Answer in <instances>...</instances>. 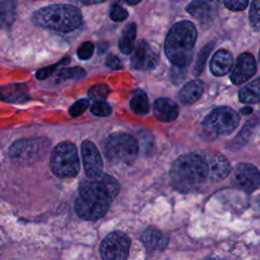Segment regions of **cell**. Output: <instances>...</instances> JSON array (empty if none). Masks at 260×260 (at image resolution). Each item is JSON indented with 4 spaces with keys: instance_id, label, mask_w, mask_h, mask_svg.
Listing matches in <instances>:
<instances>
[{
    "instance_id": "7a4b0ae2",
    "label": "cell",
    "mask_w": 260,
    "mask_h": 260,
    "mask_svg": "<svg viewBox=\"0 0 260 260\" xmlns=\"http://www.w3.org/2000/svg\"><path fill=\"white\" fill-rule=\"evenodd\" d=\"M173 187L183 193L198 190L207 179L206 165L203 155L187 153L179 156L170 169Z\"/></svg>"
},
{
    "instance_id": "f546056e",
    "label": "cell",
    "mask_w": 260,
    "mask_h": 260,
    "mask_svg": "<svg viewBox=\"0 0 260 260\" xmlns=\"http://www.w3.org/2000/svg\"><path fill=\"white\" fill-rule=\"evenodd\" d=\"M186 73H187V67L173 65L172 69L170 70L171 80L173 81L174 84H179L185 79Z\"/></svg>"
},
{
    "instance_id": "f35d334b",
    "label": "cell",
    "mask_w": 260,
    "mask_h": 260,
    "mask_svg": "<svg viewBox=\"0 0 260 260\" xmlns=\"http://www.w3.org/2000/svg\"><path fill=\"white\" fill-rule=\"evenodd\" d=\"M252 112H253V110H252V108H250V107H247V108H244V109H242V110H241V113H242V114H244V115L251 114Z\"/></svg>"
},
{
    "instance_id": "8fae6325",
    "label": "cell",
    "mask_w": 260,
    "mask_h": 260,
    "mask_svg": "<svg viewBox=\"0 0 260 260\" xmlns=\"http://www.w3.org/2000/svg\"><path fill=\"white\" fill-rule=\"evenodd\" d=\"M131 53V65L134 69L150 70L157 64V52L144 40L139 41Z\"/></svg>"
},
{
    "instance_id": "7c38bea8",
    "label": "cell",
    "mask_w": 260,
    "mask_h": 260,
    "mask_svg": "<svg viewBox=\"0 0 260 260\" xmlns=\"http://www.w3.org/2000/svg\"><path fill=\"white\" fill-rule=\"evenodd\" d=\"M81 154L86 176L89 179L99 177L103 171V159L94 143L84 140L81 143Z\"/></svg>"
},
{
    "instance_id": "d6986e66",
    "label": "cell",
    "mask_w": 260,
    "mask_h": 260,
    "mask_svg": "<svg viewBox=\"0 0 260 260\" xmlns=\"http://www.w3.org/2000/svg\"><path fill=\"white\" fill-rule=\"evenodd\" d=\"M233 66V56L226 50H218L210 62V70L215 76H221L230 72Z\"/></svg>"
},
{
    "instance_id": "e0dca14e",
    "label": "cell",
    "mask_w": 260,
    "mask_h": 260,
    "mask_svg": "<svg viewBox=\"0 0 260 260\" xmlns=\"http://www.w3.org/2000/svg\"><path fill=\"white\" fill-rule=\"evenodd\" d=\"M153 114L157 120L167 123L177 119L179 108L174 101L168 98H158L153 104Z\"/></svg>"
},
{
    "instance_id": "83f0119b",
    "label": "cell",
    "mask_w": 260,
    "mask_h": 260,
    "mask_svg": "<svg viewBox=\"0 0 260 260\" xmlns=\"http://www.w3.org/2000/svg\"><path fill=\"white\" fill-rule=\"evenodd\" d=\"M259 7H260V0H253L252 5L250 8V13H249V19L252 27L255 30H259L260 26V17H259Z\"/></svg>"
},
{
    "instance_id": "30bf717a",
    "label": "cell",
    "mask_w": 260,
    "mask_h": 260,
    "mask_svg": "<svg viewBox=\"0 0 260 260\" xmlns=\"http://www.w3.org/2000/svg\"><path fill=\"white\" fill-rule=\"evenodd\" d=\"M259 171L249 162L239 164L232 175V183L240 190L252 193L259 186Z\"/></svg>"
},
{
    "instance_id": "603a6c76",
    "label": "cell",
    "mask_w": 260,
    "mask_h": 260,
    "mask_svg": "<svg viewBox=\"0 0 260 260\" xmlns=\"http://www.w3.org/2000/svg\"><path fill=\"white\" fill-rule=\"evenodd\" d=\"M130 108L135 114H147L149 111V103L146 93L140 89H137L130 101Z\"/></svg>"
},
{
    "instance_id": "6da1fadb",
    "label": "cell",
    "mask_w": 260,
    "mask_h": 260,
    "mask_svg": "<svg viewBox=\"0 0 260 260\" xmlns=\"http://www.w3.org/2000/svg\"><path fill=\"white\" fill-rule=\"evenodd\" d=\"M120 190L118 181L108 175L83 181L78 189L74 208L78 216L87 220H96L103 217Z\"/></svg>"
},
{
    "instance_id": "5bb4252c",
    "label": "cell",
    "mask_w": 260,
    "mask_h": 260,
    "mask_svg": "<svg viewBox=\"0 0 260 260\" xmlns=\"http://www.w3.org/2000/svg\"><path fill=\"white\" fill-rule=\"evenodd\" d=\"M203 157L206 165L207 179L218 181L228 177L231 172V165L224 155L220 153H211Z\"/></svg>"
},
{
    "instance_id": "74e56055",
    "label": "cell",
    "mask_w": 260,
    "mask_h": 260,
    "mask_svg": "<svg viewBox=\"0 0 260 260\" xmlns=\"http://www.w3.org/2000/svg\"><path fill=\"white\" fill-rule=\"evenodd\" d=\"M82 1L84 4H94V3H100V2H104L106 0H80Z\"/></svg>"
},
{
    "instance_id": "5b68a950",
    "label": "cell",
    "mask_w": 260,
    "mask_h": 260,
    "mask_svg": "<svg viewBox=\"0 0 260 260\" xmlns=\"http://www.w3.org/2000/svg\"><path fill=\"white\" fill-rule=\"evenodd\" d=\"M104 151L112 164L131 165L137 157L138 143L130 134L117 132L107 139Z\"/></svg>"
},
{
    "instance_id": "2e32d148",
    "label": "cell",
    "mask_w": 260,
    "mask_h": 260,
    "mask_svg": "<svg viewBox=\"0 0 260 260\" xmlns=\"http://www.w3.org/2000/svg\"><path fill=\"white\" fill-rule=\"evenodd\" d=\"M141 241L149 254L159 253L164 251L168 245L167 236L155 228L146 229L141 235Z\"/></svg>"
},
{
    "instance_id": "d4e9b609",
    "label": "cell",
    "mask_w": 260,
    "mask_h": 260,
    "mask_svg": "<svg viewBox=\"0 0 260 260\" xmlns=\"http://www.w3.org/2000/svg\"><path fill=\"white\" fill-rule=\"evenodd\" d=\"M85 75V71L81 67H72V68H64L61 69L56 76L57 81H64L67 79L79 80L83 78Z\"/></svg>"
},
{
    "instance_id": "7402d4cb",
    "label": "cell",
    "mask_w": 260,
    "mask_h": 260,
    "mask_svg": "<svg viewBox=\"0 0 260 260\" xmlns=\"http://www.w3.org/2000/svg\"><path fill=\"white\" fill-rule=\"evenodd\" d=\"M239 99L245 104H257L260 100L259 79L256 78L252 82L242 87L239 91Z\"/></svg>"
},
{
    "instance_id": "cb8c5ba5",
    "label": "cell",
    "mask_w": 260,
    "mask_h": 260,
    "mask_svg": "<svg viewBox=\"0 0 260 260\" xmlns=\"http://www.w3.org/2000/svg\"><path fill=\"white\" fill-rule=\"evenodd\" d=\"M14 16L13 4L9 0L0 2V29L9 26L12 23Z\"/></svg>"
},
{
    "instance_id": "ac0fdd59",
    "label": "cell",
    "mask_w": 260,
    "mask_h": 260,
    "mask_svg": "<svg viewBox=\"0 0 260 260\" xmlns=\"http://www.w3.org/2000/svg\"><path fill=\"white\" fill-rule=\"evenodd\" d=\"M0 96L3 101L12 104L24 103L28 100V88L24 83H10L0 87Z\"/></svg>"
},
{
    "instance_id": "9c48e42d",
    "label": "cell",
    "mask_w": 260,
    "mask_h": 260,
    "mask_svg": "<svg viewBox=\"0 0 260 260\" xmlns=\"http://www.w3.org/2000/svg\"><path fill=\"white\" fill-rule=\"evenodd\" d=\"M130 239L122 232H113L104 238L100 251L105 260H123L128 257Z\"/></svg>"
},
{
    "instance_id": "836d02e7",
    "label": "cell",
    "mask_w": 260,
    "mask_h": 260,
    "mask_svg": "<svg viewBox=\"0 0 260 260\" xmlns=\"http://www.w3.org/2000/svg\"><path fill=\"white\" fill-rule=\"evenodd\" d=\"M69 61H70V59H69V58H66V59L62 60L61 62H59V63H57V64H54L53 66L40 69V70L37 72L36 76H37L38 79H45V78H47L49 75H51L52 73H54V70H55L59 65H61V64H68Z\"/></svg>"
},
{
    "instance_id": "ba28073f",
    "label": "cell",
    "mask_w": 260,
    "mask_h": 260,
    "mask_svg": "<svg viewBox=\"0 0 260 260\" xmlns=\"http://www.w3.org/2000/svg\"><path fill=\"white\" fill-rule=\"evenodd\" d=\"M240 116L231 108L219 107L212 110L203 120V128L211 135H229L239 125Z\"/></svg>"
},
{
    "instance_id": "f1b7e54d",
    "label": "cell",
    "mask_w": 260,
    "mask_h": 260,
    "mask_svg": "<svg viewBox=\"0 0 260 260\" xmlns=\"http://www.w3.org/2000/svg\"><path fill=\"white\" fill-rule=\"evenodd\" d=\"M90 111L93 115L99 116V117H107L110 116L112 113V108L104 103L103 101H95L90 107Z\"/></svg>"
},
{
    "instance_id": "d6a6232c",
    "label": "cell",
    "mask_w": 260,
    "mask_h": 260,
    "mask_svg": "<svg viewBox=\"0 0 260 260\" xmlns=\"http://www.w3.org/2000/svg\"><path fill=\"white\" fill-rule=\"evenodd\" d=\"M110 17L114 21H122L128 17V12L120 5H114L110 11Z\"/></svg>"
},
{
    "instance_id": "9a60e30c",
    "label": "cell",
    "mask_w": 260,
    "mask_h": 260,
    "mask_svg": "<svg viewBox=\"0 0 260 260\" xmlns=\"http://www.w3.org/2000/svg\"><path fill=\"white\" fill-rule=\"evenodd\" d=\"M221 0H193L186 10L199 20L210 19L220 7Z\"/></svg>"
},
{
    "instance_id": "277c9868",
    "label": "cell",
    "mask_w": 260,
    "mask_h": 260,
    "mask_svg": "<svg viewBox=\"0 0 260 260\" xmlns=\"http://www.w3.org/2000/svg\"><path fill=\"white\" fill-rule=\"evenodd\" d=\"M32 19L42 27L68 32L80 26L82 15L76 6L70 4H54L37 10Z\"/></svg>"
},
{
    "instance_id": "8992f818",
    "label": "cell",
    "mask_w": 260,
    "mask_h": 260,
    "mask_svg": "<svg viewBox=\"0 0 260 260\" xmlns=\"http://www.w3.org/2000/svg\"><path fill=\"white\" fill-rule=\"evenodd\" d=\"M52 172L59 178H72L79 172V158L76 146L63 141L55 146L50 158Z\"/></svg>"
},
{
    "instance_id": "ab89813d",
    "label": "cell",
    "mask_w": 260,
    "mask_h": 260,
    "mask_svg": "<svg viewBox=\"0 0 260 260\" xmlns=\"http://www.w3.org/2000/svg\"><path fill=\"white\" fill-rule=\"evenodd\" d=\"M128 4H130V5H135V4H137V3H139L141 0H125Z\"/></svg>"
},
{
    "instance_id": "4fadbf2b",
    "label": "cell",
    "mask_w": 260,
    "mask_h": 260,
    "mask_svg": "<svg viewBox=\"0 0 260 260\" xmlns=\"http://www.w3.org/2000/svg\"><path fill=\"white\" fill-rule=\"evenodd\" d=\"M256 72V61L252 54H241L231 73V80L235 84H241L249 80Z\"/></svg>"
},
{
    "instance_id": "e575fe53",
    "label": "cell",
    "mask_w": 260,
    "mask_h": 260,
    "mask_svg": "<svg viewBox=\"0 0 260 260\" xmlns=\"http://www.w3.org/2000/svg\"><path fill=\"white\" fill-rule=\"evenodd\" d=\"M224 5L232 11H242L248 5V0H224Z\"/></svg>"
},
{
    "instance_id": "4316f807",
    "label": "cell",
    "mask_w": 260,
    "mask_h": 260,
    "mask_svg": "<svg viewBox=\"0 0 260 260\" xmlns=\"http://www.w3.org/2000/svg\"><path fill=\"white\" fill-rule=\"evenodd\" d=\"M212 47L213 45L212 44H207L198 54L197 56V60H196V63H195V66H194V69H193V72L194 74L196 75H199L203 68H204V64L206 62V59L210 53V51L212 50Z\"/></svg>"
},
{
    "instance_id": "4dcf8cb0",
    "label": "cell",
    "mask_w": 260,
    "mask_h": 260,
    "mask_svg": "<svg viewBox=\"0 0 260 260\" xmlns=\"http://www.w3.org/2000/svg\"><path fill=\"white\" fill-rule=\"evenodd\" d=\"M89 107V101L86 99L79 100L75 102L69 109V114L72 117H78L80 116L87 108Z\"/></svg>"
},
{
    "instance_id": "484cf974",
    "label": "cell",
    "mask_w": 260,
    "mask_h": 260,
    "mask_svg": "<svg viewBox=\"0 0 260 260\" xmlns=\"http://www.w3.org/2000/svg\"><path fill=\"white\" fill-rule=\"evenodd\" d=\"M110 92V87L106 83H96L88 89V96L93 101H104Z\"/></svg>"
},
{
    "instance_id": "52a82bcc",
    "label": "cell",
    "mask_w": 260,
    "mask_h": 260,
    "mask_svg": "<svg viewBox=\"0 0 260 260\" xmlns=\"http://www.w3.org/2000/svg\"><path fill=\"white\" fill-rule=\"evenodd\" d=\"M50 143L46 138L19 139L9 148L10 158L19 165L35 164L46 155Z\"/></svg>"
},
{
    "instance_id": "1f68e13d",
    "label": "cell",
    "mask_w": 260,
    "mask_h": 260,
    "mask_svg": "<svg viewBox=\"0 0 260 260\" xmlns=\"http://www.w3.org/2000/svg\"><path fill=\"white\" fill-rule=\"evenodd\" d=\"M93 50H94L93 44L90 42H85L79 46V48L77 50V55H78L79 59L87 60L92 56Z\"/></svg>"
},
{
    "instance_id": "44dd1931",
    "label": "cell",
    "mask_w": 260,
    "mask_h": 260,
    "mask_svg": "<svg viewBox=\"0 0 260 260\" xmlns=\"http://www.w3.org/2000/svg\"><path fill=\"white\" fill-rule=\"evenodd\" d=\"M136 24L134 22L128 23L122 30L119 48L123 54H130L134 48L135 40H136Z\"/></svg>"
},
{
    "instance_id": "3957f363",
    "label": "cell",
    "mask_w": 260,
    "mask_h": 260,
    "mask_svg": "<svg viewBox=\"0 0 260 260\" xmlns=\"http://www.w3.org/2000/svg\"><path fill=\"white\" fill-rule=\"evenodd\" d=\"M197 39L195 25L187 20L175 23L165 41V53L173 65L187 67L193 57Z\"/></svg>"
},
{
    "instance_id": "d590c367",
    "label": "cell",
    "mask_w": 260,
    "mask_h": 260,
    "mask_svg": "<svg viewBox=\"0 0 260 260\" xmlns=\"http://www.w3.org/2000/svg\"><path fill=\"white\" fill-rule=\"evenodd\" d=\"M145 136H142L141 134L140 136V141H141V146L144 150V152H148L149 150L152 151L153 150V137L148 133V132H144Z\"/></svg>"
},
{
    "instance_id": "8d00e7d4",
    "label": "cell",
    "mask_w": 260,
    "mask_h": 260,
    "mask_svg": "<svg viewBox=\"0 0 260 260\" xmlns=\"http://www.w3.org/2000/svg\"><path fill=\"white\" fill-rule=\"evenodd\" d=\"M106 65L110 67L113 70H119L122 68V62L121 60L114 55H109L106 60Z\"/></svg>"
},
{
    "instance_id": "ffe728a7",
    "label": "cell",
    "mask_w": 260,
    "mask_h": 260,
    "mask_svg": "<svg viewBox=\"0 0 260 260\" xmlns=\"http://www.w3.org/2000/svg\"><path fill=\"white\" fill-rule=\"evenodd\" d=\"M203 93V83L198 80H191L186 83L179 92V99L183 104H193L199 100Z\"/></svg>"
}]
</instances>
